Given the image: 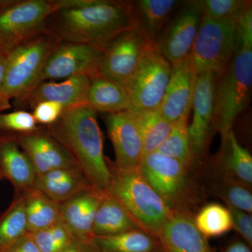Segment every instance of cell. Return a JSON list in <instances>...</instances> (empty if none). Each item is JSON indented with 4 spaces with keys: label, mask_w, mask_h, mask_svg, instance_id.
Here are the masks:
<instances>
[{
    "label": "cell",
    "mask_w": 252,
    "mask_h": 252,
    "mask_svg": "<svg viewBox=\"0 0 252 252\" xmlns=\"http://www.w3.org/2000/svg\"><path fill=\"white\" fill-rule=\"evenodd\" d=\"M135 26L129 1L97 0L85 7L56 10L46 20L44 31L61 42L103 49L116 36Z\"/></svg>",
    "instance_id": "cell-1"
},
{
    "label": "cell",
    "mask_w": 252,
    "mask_h": 252,
    "mask_svg": "<svg viewBox=\"0 0 252 252\" xmlns=\"http://www.w3.org/2000/svg\"><path fill=\"white\" fill-rule=\"evenodd\" d=\"M44 129L67 149L93 187L107 190L111 172L97 113L86 104L65 109L57 122Z\"/></svg>",
    "instance_id": "cell-2"
},
{
    "label": "cell",
    "mask_w": 252,
    "mask_h": 252,
    "mask_svg": "<svg viewBox=\"0 0 252 252\" xmlns=\"http://www.w3.org/2000/svg\"><path fill=\"white\" fill-rule=\"evenodd\" d=\"M252 84V43L237 40L234 55L217 77L214 101V130L225 137L250 100Z\"/></svg>",
    "instance_id": "cell-3"
},
{
    "label": "cell",
    "mask_w": 252,
    "mask_h": 252,
    "mask_svg": "<svg viewBox=\"0 0 252 252\" xmlns=\"http://www.w3.org/2000/svg\"><path fill=\"white\" fill-rule=\"evenodd\" d=\"M194 167L154 152L144 156L138 170L172 212L193 214L199 195Z\"/></svg>",
    "instance_id": "cell-4"
},
{
    "label": "cell",
    "mask_w": 252,
    "mask_h": 252,
    "mask_svg": "<svg viewBox=\"0 0 252 252\" xmlns=\"http://www.w3.org/2000/svg\"><path fill=\"white\" fill-rule=\"evenodd\" d=\"M109 167L111 180L106 191L122 204L142 230L157 238L172 210L144 180L138 169L123 171L112 164Z\"/></svg>",
    "instance_id": "cell-5"
},
{
    "label": "cell",
    "mask_w": 252,
    "mask_h": 252,
    "mask_svg": "<svg viewBox=\"0 0 252 252\" xmlns=\"http://www.w3.org/2000/svg\"><path fill=\"white\" fill-rule=\"evenodd\" d=\"M60 41L43 31L6 55L4 91L8 99H18L37 84L48 56Z\"/></svg>",
    "instance_id": "cell-6"
},
{
    "label": "cell",
    "mask_w": 252,
    "mask_h": 252,
    "mask_svg": "<svg viewBox=\"0 0 252 252\" xmlns=\"http://www.w3.org/2000/svg\"><path fill=\"white\" fill-rule=\"evenodd\" d=\"M239 16L215 20L203 14L190 54L197 74L212 72L219 77L224 72L236 48Z\"/></svg>",
    "instance_id": "cell-7"
},
{
    "label": "cell",
    "mask_w": 252,
    "mask_h": 252,
    "mask_svg": "<svg viewBox=\"0 0 252 252\" xmlns=\"http://www.w3.org/2000/svg\"><path fill=\"white\" fill-rule=\"evenodd\" d=\"M170 72L171 64L163 57L157 42L149 44L126 86L130 98V111L140 112L159 109Z\"/></svg>",
    "instance_id": "cell-8"
},
{
    "label": "cell",
    "mask_w": 252,
    "mask_h": 252,
    "mask_svg": "<svg viewBox=\"0 0 252 252\" xmlns=\"http://www.w3.org/2000/svg\"><path fill=\"white\" fill-rule=\"evenodd\" d=\"M54 11V3L49 0H13L0 12V52L7 55L42 32Z\"/></svg>",
    "instance_id": "cell-9"
},
{
    "label": "cell",
    "mask_w": 252,
    "mask_h": 252,
    "mask_svg": "<svg viewBox=\"0 0 252 252\" xmlns=\"http://www.w3.org/2000/svg\"><path fill=\"white\" fill-rule=\"evenodd\" d=\"M152 43L153 41L136 26L121 33L103 48L97 75L126 87L144 51Z\"/></svg>",
    "instance_id": "cell-10"
},
{
    "label": "cell",
    "mask_w": 252,
    "mask_h": 252,
    "mask_svg": "<svg viewBox=\"0 0 252 252\" xmlns=\"http://www.w3.org/2000/svg\"><path fill=\"white\" fill-rule=\"evenodd\" d=\"M102 50L91 44L60 41L48 56L37 84L67 79L79 74L91 77L97 75Z\"/></svg>",
    "instance_id": "cell-11"
},
{
    "label": "cell",
    "mask_w": 252,
    "mask_h": 252,
    "mask_svg": "<svg viewBox=\"0 0 252 252\" xmlns=\"http://www.w3.org/2000/svg\"><path fill=\"white\" fill-rule=\"evenodd\" d=\"M217 79V76L212 72L200 73L197 76L192 102L193 120L188 127L190 151L197 163L206 155L214 130V101Z\"/></svg>",
    "instance_id": "cell-12"
},
{
    "label": "cell",
    "mask_w": 252,
    "mask_h": 252,
    "mask_svg": "<svg viewBox=\"0 0 252 252\" xmlns=\"http://www.w3.org/2000/svg\"><path fill=\"white\" fill-rule=\"evenodd\" d=\"M203 12L198 1H190L162 31L157 44L170 64L190 56L200 28Z\"/></svg>",
    "instance_id": "cell-13"
},
{
    "label": "cell",
    "mask_w": 252,
    "mask_h": 252,
    "mask_svg": "<svg viewBox=\"0 0 252 252\" xmlns=\"http://www.w3.org/2000/svg\"><path fill=\"white\" fill-rule=\"evenodd\" d=\"M105 124L115 152L113 166L123 171L137 170L144 157V147L132 114L129 110L107 114Z\"/></svg>",
    "instance_id": "cell-14"
},
{
    "label": "cell",
    "mask_w": 252,
    "mask_h": 252,
    "mask_svg": "<svg viewBox=\"0 0 252 252\" xmlns=\"http://www.w3.org/2000/svg\"><path fill=\"white\" fill-rule=\"evenodd\" d=\"M13 135L20 148L31 160L36 175H44L56 169L78 167L67 149L44 128L39 127L32 132Z\"/></svg>",
    "instance_id": "cell-15"
},
{
    "label": "cell",
    "mask_w": 252,
    "mask_h": 252,
    "mask_svg": "<svg viewBox=\"0 0 252 252\" xmlns=\"http://www.w3.org/2000/svg\"><path fill=\"white\" fill-rule=\"evenodd\" d=\"M92 77L79 74L62 81H42L34 86L19 98L14 99L16 107H31L41 102L62 104L64 110L86 104Z\"/></svg>",
    "instance_id": "cell-16"
},
{
    "label": "cell",
    "mask_w": 252,
    "mask_h": 252,
    "mask_svg": "<svg viewBox=\"0 0 252 252\" xmlns=\"http://www.w3.org/2000/svg\"><path fill=\"white\" fill-rule=\"evenodd\" d=\"M197 76L190 56L171 64L170 79L159 107L162 116L171 124L189 119Z\"/></svg>",
    "instance_id": "cell-17"
},
{
    "label": "cell",
    "mask_w": 252,
    "mask_h": 252,
    "mask_svg": "<svg viewBox=\"0 0 252 252\" xmlns=\"http://www.w3.org/2000/svg\"><path fill=\"white\" fill-rule=\"evenodd\" d=\"M193 218L189 212H172L157 235L161 252H212Z\"/></svg>",
    "instance_id": "cell-18"
},
{
    "label": "cell",
    "mask_w": 252,
    "mask_h": 252,
    "mask_svg": "<svg viewBox=\"0 0 252 252\" xmlns=\"http://www.w3.org/2000/svg\"><path fill=\"white\" fill-rule=\"evenodd\" d=\"M104 192L91 187L60 204L61 221L74 238L92 241L94 218Z\"/></svg>",
    "instance_id": "cell-19"
},
{
    "label": "cell",
    "mask_w": 252,
    "mask_h": 252,
    "mask_svg": "<svg viewBox=\"0 0 252 252\" xmlns=\"http://www.w3.org/2000/svg\"><path fill=\"white\" fill-rule=\"evenodd\" d=\"M213 173L251 189L252 157L239 143L234 132L221 137L220 152L213 161Z\"/></svg>",
    "instance_id": "cell-20"
},
{
    "label": "cell",
    "mask_w": 252,
    "mask_h": 252,
    "mask_svg": "<svg viewBox=\"0 0 252 252\" xmlns=\"http://www.w3.org/2000/svg\"><path fill=\"white\" fill-rule=\"evenodd\" d=\"M0 170L14 186L16 193L34 188L37 175L12 133H0Z\"/></svg>",
    "instance_id": "cell-21"
},
{
    "label": "cell",
    "mask_w": 252,
    "mask_h": 252,
    "mask_svg": "<svg viewBox=\"0 0 252 252\" xmlns=\"http://www.w3.org/2000/svg\"><path fill=\"white\" fill-rule=\"evenodd\" d=\"M135 26L153 42H157L169 18L180 4L175 0H138L129 1Z\"/></svg>",
    "instance_id": "cell-22"
},
{
    "label": "cell",
    "mask_w": 252,
    "mask_h": 252,
    "mask_svg": "<svg viewBox=\"0 0 252 252\" xmlns=\"http://www.w3.org/2000/svg\"><path fill=\"white\" fill-rule=\"evenodd\" d=\"M86 104L96 113L113 114L130 109L125 86L99 75L91 79Z\"/></svg>",
    "instance_id": "cell-23"
},
{
    "label": "cell",
    "mask_w": 252,
    "mask_h": 252,
    "mask_svg": "<svg viewBox=\"0 0 252 252\" xmlns=\"http://www.w3.org/2000/svg\"><path fill=\"white\" fill-rule=\"evenodd\" d=\"M135 229L142 228L115 197L104 192L94 218L93 235L107 236Z\"/></svg>",
    "instance_id": "cell-24"
},
{
    "label": "cell",
    "mask_w": 252,
    "mask_h": 252,
    "mask_svg": "<svg viewBox=\"0 0 252 252\" xmlns=\"http://www.w3.org/2000/svg\"><path fill=\"white\" fill-rule=\"evenodd\" d=\"M92 243L99 252H161L157 237L142 229L94 236Z\"/></svg>",
    "instance_id": "cell-25"
},
{
    "label": "cell",
    "mask_w": 252,
    "mask_h": 252,
    "mask_svg": "<svg viewBox=\"0 0 252 252\" xmlns=\"http://www.w3.org/2000/svg\"><path fill=\"white\" fill-rule=\"evenodd\" d=\"M23 194L27 217L28 233L45 229L61 220L60 204L35 188Z\"/></svg>",
    "instance_id": "cell-26"
},
{
    "label": "cell",
    "mask_w": 252,
    "mask_h": 252,
    "mask_svg": "<svg viewBox=\"0 0 252 252\" xmlns=\"http://www.w3.org/2000/svg\"><path fill=\"white\" fill-rule=\"evenodd\" d=\"M130 112L142 137L144 156L156 152L170 133L172 124L162 116L159 109L148 112Z\"/></svg>",
    "instance_id": "cell-27"
},
{
    "label": "cell",
    "mask_w": 252,
    "mask_h": 252,
    "mask_svg": "<svg viewBox=\"0 0 252 252\" xmlns=\"http://www.w3.org/2000/svg\"><path fill=\"white\" fill-rule=\"evenodd\" d=\"M28 233L23 194L16 193L12 203L0 215V250Z\"/></svg>",
    "instance_id": "cell-28"
},
{
    "label": "cell",
    "mask_w": 252,
    "mask_h": 252,
    "mask_svg": "<svg viewBox=\"0 0 252 252\" xmlns=\"http://www.w3.org/2000/svg\"><path fill=\"white\" fill-rule=\"evenodd\" d=\"M193 219L199 231L207 238L220 236L233 229L229 210L219 203L205 205Z\"/></svg>",
    "instance_id": "cell-29"
},
{
    "label": "cell",
    "mask_w": 252,
    "mask_h": 252,
    "mask_svg": "<svg viewBox=\"0 0 252 252\" xmlns=\"http://www.w3.org/2000/svg\"><path fill=\"white\" fill-rule=\"evenodd\" d=\"M189 119H182L172 124L170 133L156 152L177 159L183 163L195 166L189 137Z\"/></svg>",
    "instance_id": "cell-30"
},
{
    "label": "cell",
    "mask_w": 252,
    "mask_h": 252,
    "mask_svg": "<svg viewBox=\"0 0 252 252\" xmlns=\"http://www.w3.org/2000/svg\"><path fill=\"white\" fill-rule=\"evenodd\" d=\"M209 187L212 193L225 202L226 206L252 213L251 189L226 180L215 173L212 174Z\"/></svg>",
    "instance_id": "cell-31"
},
{
    "label": "cell",
    "mask_w": 252,
    "mask_h": 252,
    "mask_svg": "<svg viewBox=\"0 0 252 252\" xmlns=\"http://www.w3.org/2000/svg\"><path fill=\"white\" fill-rule=\"evenodd\" d=\"M91 187L92 186L79 170L72 177L62 180L49 181L37 177L34 188L56 203L61 204Z\"/></svg>",
    "instance_id": "cell-32"
},
{
    "label": "cell",
    "mask_w": 252,
    "mask_h": 252,
    "mask_svg": "<svg viewBox=\"0 0 252 252\" xmlns=\"http://www.w3.org/2000/svg\"><path fill=\"white\" fill-rule=\"evenodd\" d=\"M30 234L41 252H59L74 239L61 220L45 229Z\"/></svg>",
    "instance_id": "cell-33"
},
{
    "label": "cell",
    "mask_w": 252,
    "mask_h": 252,
    "mask_svg": "<svg viewBox=\"0 0 252 252\" xmlns=\"http://www.w3.org/2000/svg\"><path fill=\"white\" fill-rule=\"evenodd\" d=\"M198 2L203 14L215 20L240 16L252 4L251 1L243 0H203Z\"/></svg>",
    "instance_id": "cell-34"
},
{
    "label": "cell",
    "mask_w": 252,
    "mask_h": 252,
    "mask_svg": "<svg viewBox=\"0 0 252 252\" xmlns=\"http://www.w3.org/2000/svg\"><path fill=\"white\" fill-rule=\"evenodd\" d=\"M38 128L32 114L27 111L0 113V133H26Z\"/></svg>",
    "instance_id": "cell-35"
},
{
    "label": "cell",
    "mask_w": 252,
    "mask_h": 252,
    "mask_svg": "<svg viewBox=\"0 0 252 252\" xmlns=\"http://www.w3.org/2000/svg\"><path fill=\"white\" fill-rule=\"evenodd\" d=\"M33 117L36 124L43 126H50L59 120L63 112L64 107L62 104L54 102H41L36 104L32 109Z\"/></svg>",
    "instance_id": "cell-36"
},
{
    "label": "cell",
    "mask_w": 252,
    "mask_h": 252,
    "mask_svg": "<svg viewBox=\"0 0 252 252\" xmlns=\"http://www.w3.org/2000/svg\"><path fill=\"white\" fill-rule=\"evenodd\" d=\"M231 216L232 226L238 232L249 247L252 246V216L251 214L226 206Z\"/></svg>",
    "instance_id": "cell-37"
},
{
    "label": "cell",
    "mask_w": 252,
    "mask_h": 252,
    "mask_svg": "<svg viewBox=\"0 0 252 252\" xmlns=\"http://www.w3.org/2000/svg\"><path fill=\"white\" fill-rule=\"evenodd\" d=\"M0 252H41L29 233L21 238L18 239L14 243L7 248L0 250Z\"/></svg>",
    "instance_id": "cell-38"
},
{
    "label": "cell",
    "mask_w": 252,
    "mask_h": 252,
    "mask_svg": "<svg viewBox=\"0 0 252 252\" xmlns=\"http://www.w3.org/2000/svg\"><path fill=\"white\" fill-rule=\"evenodd\" d=\"M6 55L0 54V113L12 107L10 99L5 95L4 91V71Z\"/></svg>",
    "instance_id": "cell-39"
},
{
    "label": "cell",
    "mask_w": 252,
    "mask_h": 252,
    "mask_svg": "<svg viewBox=\"0 0 252 252\" xmlns=\"http://www.w3.org/2000/svg\"><path fill=\"white\" fill-rule=\"evenodd\" d=\"M59 252H99L92 241L86 242L74 238L67 246Z\"/></svg>",
    "instance_id": "cell-40"
},
{
    "label": "cell",
    "mask_w": 252,
    "mask_h": 252,
    "mask_svg": "<svg viewBox=\"0 0 252 252\" xmlns=\"http://www.w3.org/2000/svg\"><path fill=\"white\" fill-rule=\"evenodd\" d=\"M250 247L242 241H235L230 244L224 252H252Z\"/></svg>",
    "instance_id": "cell-41"
},
{
    "label": "cell",
    "mask_w": 252,
    "mask_h": 252,
    "mask_svg": "<svg viewBox=\"0 0 252 252\" xmlns=\"http://www.w3.org/2000/svg\"><path fill=\"white\" fill-rule=\"evenodd\" d=\"M12 1L13 0H0V12L6 6H9Z\"/></svg>",
    "instance_id": "cell-42"
},
{
    "label": "cell",
    "mask_w": 252,
    "mask_h": 252,
    "mask_svg": "<svg viewBox=\"0 0 252 252\" xmlns=\"http://www.w3.org/2000/svg\"><path fill=\"white\" fill-rule=\"evenodd\" d=\"M4 180V177H3L2 173H1V170H0V181Z\"/></svg>",
    "instance_id": "cell-43"
},
{
    "label": "cell",
    "mask_w": 252,
    "mask_h": 252,
    "mask_svg": "<svg viewBox=\"0 0 252 252\" xmlns=\"http://www.w3.org/2000/svg\"><path fill=\"white\" fill-rule=\"evenodd\" d=\"M0 54H1V52H0Z\"/></svg>",
    "instance_id": "cell-44"
}]
</instances>
